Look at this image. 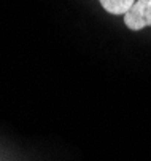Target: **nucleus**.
I'll return each mask as SVG.
<instances>
[{"mask_svg": "<svg viewBox=\"0 0 151 161\" xmlns=\"http://www.w3.org/2000/svg\"><path fill=\"white\" fill-rule=\"evenodd\" d=\"M124 22L131 31H142L151 26V0H135V3L124 14Z\"/></svg>", "mask_w": 151, "mask_h": 161, "instance_id": "1", "label": "nucleus"}, {"mask_svg": "<svg viewBox=\"0 0 151 161\" xmlns=\"http://www.w3.org/2000/svg\"><path fill=\"white\" fill-rule=\"evenodd\" d=\"M135 0H100V5L112 14H126Z\"/></svg>", "mask_w": 151, "mask_h": 161, "instance_id": "2", "label": "nucleus"}]
</instances>
